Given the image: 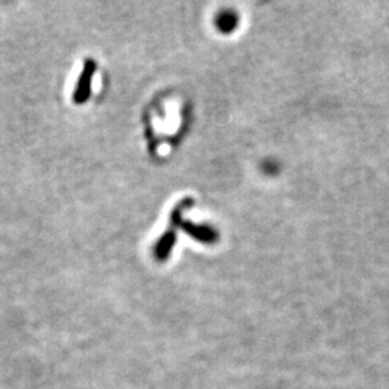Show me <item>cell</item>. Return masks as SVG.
Masks as SVG:
<instances>
[{
    "instance_id": "obj_1",
    "label": "cell",
    "mask_w": 389,
    "mask_h": 389,
    "mask_svg": "<svg viewBox=\"0 0 389 389\" xmlns=\"http://www.w3.org/2000/svg\"><path fill=\"white\" fill-rule=\"evenodd\" d=\"M97 64L94 60H87L84 64V69L80 75V80H78L75 93H74V101L76 104H84L90 95H91V87H93V76L95 74Z\"/></svg>"
},
{
    "instance_id": "obj_2",
    "label": "cell",
    "mask_w": 389,
    "mask_h": 389,
    "mask_svg": "<svg viewBox=\"0 0 389 389\" xmlns=\"http://www.w3.org/2000/svg\"><path fill=\"white\" fill-rule=\"evenodd\" d=\"M182 229H184L188 236L193 237L195 240L203 243V244H212L215 243V240L218 238V233L210 228V226H203V225H195L192 222H182Z\"/></svg>"
},
{
    "instance_id": "obj_3",
    "label": "cell",
    "mask_w": 389,
    "mask_h": 389,
    "mask_svg": "<svg viewBox=\"0 0 389 389\" xmlns=\"http://www.w3.org/2000/svg\"><path fill=\"white\" fill-rule=\"evenodd\" d=\"M175 243H176V229L169 226L154 248V257L161 259V261H165V259H168V257L170 255V251L175 247Z\"/></svg>"
},
{
    "instance_id": "obj_4",
    "label": "cell",
    "mask_w": 389,
    "mask_h": 389,
    "mask_svg": "<svg viewBox=\"0 0 389 389\" xmlns=\"http://www.w3.org/2000/svg\"><path fill=\"white\" fill-rule=\"evenodd\" d=\"M218 26L222 32H231L237 26V16L231 12L222 13L218 18Z\"/></svg>"
}]
</instances>
